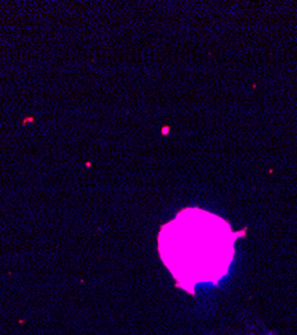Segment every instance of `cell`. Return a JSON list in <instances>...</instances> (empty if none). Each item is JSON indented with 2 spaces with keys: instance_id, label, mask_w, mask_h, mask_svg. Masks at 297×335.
Listing matches in <instances>:
<instances>
[{
  "instance_id": "1",
  "label": "cell",
  "mask_w": 297,
  "mask_h": 335,
  "mask_svg": "<svg viewBox=\"0 0 297 335\" xmlns=\"http://www.w3.org/2000/svg\"><path fill=\"white\" fill-rule=\"evenodd\" d=\"M242 235L221 216L185 208L161 227L158 252L178 287L193 294L198 284H217L226 276Z\"/></svg>"
}]
</instances>
